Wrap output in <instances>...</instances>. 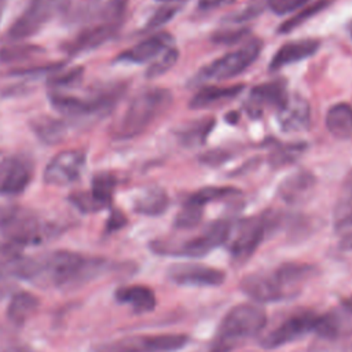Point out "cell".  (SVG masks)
Here are the masks:
<instances>
[{
    "instance_id": "e0dca14e",
    "label": "cell",
    "mask_w": 352,
    "mask_h": 352,
    "mask_svg": "<svg viewBox=\"0 0 352 352\" xmlns=\"http://www.w3.org/2000/svg\"><path fill=\"white\" fill-rule=\"evenodd\" d=\"M289 99L286 81L282 78L263 82L252 88L245 109L250 116H261L264 109L271 107L279 111Z\"/></svg>"
},
{
    "instance_id": "f6af8a7d",
    "label": "cell",
    "mask_w": 352,
    "mask_h": 352,
    "mask_svg": "<svg viewBox=\"0 0 352 352\" xmlns=\"http://www.w3.org/2000/svg\"><path fill=\"white\" fill-rule=\"evenodd\" d=\"M230 157H231V154L227 150H212V151H208L201 155V162H204L205 165L216 166V165H220L221 162L227 161V158H230Z\"/></svg>"
},
{
    "instance_id": "e575fe53",
    "label": "cell",
    "mask_w": 352,
    "mask_h": 352,
    "mask_svg": "<svg viewBox=\"0 0 352 352\" xmlns=\"http://www.w3.org/2000/svg\"><path fill=\"white\" fill-rule=\"evenodd\" d=\"M65 67V66H63ZM59 69L58 72L48 76L47 85L48 91H65L73 87H77L84 77V67L76 66L70 69Z\"/></svg>"
},
{
    "instance_id": "c3c4849f",
    "label": "cell",
    "mask_w": 352,
    "mask_h": 352,
    "mask_svg": "<svg viewBox=\"0 0 352 352\" xmlns=\"http://www.w3.org/2000/svg\"><path fill=\"white\" fill-rule=\"evenodd\" d=\"M340 248L342 250H352V232L345 234L340 242Z\"/></svg>"
},
{
    "instance_id": "8fae6325",
    "label": "cell",
    "mask_w": 352,
    "mask_h": 352,
    "mask_svg": "<svg viewBox=\"0 0 352 352\" xmlns=\"http://www.w3.org/2000/svg\"><path fill=\"white\" fill-rule=\"evenodd\" d=\"M318 318L319 314L312 309H298L264 334L260 344L265 349H275L293 342L302 336L315 331Z\"/></svg>"
},
{
    "instance_id": "f35d334b",
    "label": "cell",
    "mask_w": 352,
    "mask_h": 352,
    "mask_svg": "<svg viewBox=\"0 0 352 352\" xmlns=\"http://www.w3.org/2000/svg\"><path fill=\"white\" fill-rule=\"evenodd\" d=\"M304 147L305 146L302 143L280 144L270 155V162L274 166H283L286 164H290V162L296 161V158L304 151Z\"/></svg>"
},
{
    "instance_id": "816d5d0a",
    "label": "cell",
    "mask_w": 352,
    "mask_h": 352,
    "mask_svg": "<svg viewBox=\"0 0 352 352\" xmlns=\"http://www.w3.org/2000/svg\"><path fill=\"white\" fill-rule=\"evenodd\" d=\"M157 1H160V3H164V4H172V3H175V1H179V0H157Z\"/></svg>"
},
{
    "instance_id": "ffe728a7",
    "label": "cell",
    "mask_w": 352,
    "mask_h": 352,
    "mask_svg": "<svg viewBox=\"0 0 352 352\" xmlns=\"http://www.w3.org/2000/svg\"><path fill=\"white\" fill-rule=\"evenodd\" d=\"M280 129L287 133L305 132L311 125V109L300 95L289 96L285 106L278 111Z\"/></svg>"
},
{
    "instance_id": "ee69618b",
    "label": "cell",
    "mask_w": 352,
    "mask_h": 352,
    "mask_svg": "<svg viewBox=\"0 0 352 352\" xmlns=\"http://www.w3.org/2000/svg\"><path fill=\"white\" fill-rule=\"evenodd\" d=\"M311 0H268V7L278 15H285L302 8Z\"/></svg>"
},
{
    "instance_id": "b9f144b4",
    "label": "cell",
    "mask_w": 352,
    "mask_h": 352,
    "mask_svg": "<svg viewBox=\"0 0 352 352\" xmlns=\"http://www.w3.org/2000/svg\"><path fill=\"white\" fill-rule=\"evenodd\" d=\"M176 12H177V7L173 6V4L161 6L158 10H155V12L146 22L142 32H148V30H153V29H157V28L165 25L166 22H169L175 16Z\"/></svg>"
},
{
    "instance_id": "681fc988",
    "label": "cell",
    "mask_w": 352,
    "mask_h": 352,
    "mask_svg": "<svg viewBox=\"0 0 352 352\" xmlns=\"http://www.w3.org/2000/svg\"><path fill=\"white\" fill-rule=\"evenodd\" d=\"M6 1H7V0H0V19H1L3 10H4V7H6Z\"/></svg>"
},
{
    "instance_id": "ac0fdd59",
    "label": "cell",
    "mask_w": 352,
    "mask_h": 352,
    "mask_svg": "<svg viewBox=\"0 0 352 352\" xmlns=\"http://www.w3.org/2000/svg\"><path fill=\"white\" fill-rule=\"evenodd\" d=\"M315 333L324 340H337L352 334V294L337 308L320 314Z\"/></svg>"
},
{
    "instance_id": "4fadbf2b",
    "label": "cell",
    "mask_w": 352,
    "mask_h": 352,
    "mask_svg": "<svg viewBox=\"0 0 352 352\" xmlns=\"http://www.w3.org/2000/svg\"><path fill=\"white\" fill-rule=\"evenodd\" d=\"M34 176L33 160L22 153L0 160V195L15 197L22 194Z\"/></svg>"
},
{
    "instance_id": "4dcf8cb0",
    "label": "cell",
    "mask_w": 352,
    "mask_h": 352,
    "mask_svg": "<svg viewBox=\"0 0 352 352\" xmlns=\"http://www.w3.org/2000/svg\"><path fill=\"white\" fill-rule=\"evenodd\" d=\"M38 298L29 292H18L12 296L7 307V318L15 323L22 324L38 308Z\"/></svg>"
},
{
    "instance_id": "9c48e42d",
    "label": "cell",
    "mask_w": 352,
    "mask_h": 352,
    "mask_svg": "<svg viewBox=\"0 0 352 352\" xmlns=\"http://www.w3.org/2000/svg\"><path fill=\"white\" fill-rule=\"evenodd\" d=\"M190 341L187 334H139L128 336L99 345L95 352H172L182 349Z\"/></svg>"
},
{
    "instance_id": "d4e9b609",
    "label": "cell",
    "mask_w": 352,
    "mask_h": 352,
    "mask_svg": "<svg viewBox=\"0 0 352 352\" xmlns=\"http://www.w3.org/2000/svg\"><path fill=\"white\" fill-rule=\"evenodd\" d=\"M30 128L37 139L48 146L59 144L65 140L69 132V124L65 118L40 116L30 121Z\"/></svg>"
},
{
    "instance_id": "7a4b0ae2",
    "label": "cell",
    "mask_w": 352,
    "mask_h": 352,
    "mask_svg": "<svg viewBox=\"0 0 352 352\" xmlns=\"http://www.w3.org/2000/svg\"><path fill=\"white\" fill-rule=\"evenodd\" d=\"M37 258L33 283L38 286H80L102 274L107 260L87 257L76 252L55 250Z\"/></svg>"
},
{
    "instance_id": "277c9868",
    "label": "cell",
    "mask_w": 352,
    "mask_h": 352,
    "mask_svg": "<svg viewBox=\"0 0 352 352\" xmlns=\"http://www.w3.org/2000/svg\"><path fill=\"white\" fill-rule=\"evenodd\" d=\"M126 91L125 82H111L100 85L88 98L65 94L62 91H48L52 107L70 120L102 118L109 114Z\"/></svg>"
},
{
    "instance_id": "83f0119b",
    "label": "cell",
    "mask_w": 352,
    "mask_h": 352,
    "mask_svg": "<svg viewBox=\"0 0 352 352\" xmlns=\"http://www.w3.org/2000/svg\"><path fill=\"white\" fill-rule=\"evenodd\" d=\"M326 128L336 139L352 138V106L345 102L333 104L326 113Z\"/></svg>"
},
{
    "instance_id": "f1b7e54d",
    "label": "cell",
    "mask_w": 352,
    "mask_h": 352,
    "mask_svg": "<svg viewBox=\"0 0 352 352\" xmlns=\"http://www.w3.org/2000/svg\"><path fill=\"white\" fill-rule=\"evenodd\" d=\"M213 126V117H202L198 120H192L177 128L176 138L179 143L184 147H198L206 142Z\"/></svg>"
},
{
    "instance_id": "4316f807",
    "label": "cell",
    "mask_w": 352,
    "mask_h": 352,
    "mask_svg": "<svg viewBox=\"0 0 352 352\" xmlns=\"http://www.w3.org/2000/svg\"><path fill=\"white\" fill-rule=\"evenodd\" d=\"M116 298L120 302L129 304L135 312H148L153 311L157 298L154 292L144 285H131V286H121L116 292Z\"/></svg>"
},
{
    "instance_id": "7dc6e473",
    "label": "cell",
    "mask_w": 352,
    "mask_h": 352,
    "mask_svg": "<svg viewBox=\"0 0 352 352\" xmlns=\"http://www.w3.org/2000/svg\"><path fill=\"white\" fill-rule=\"evenodd\" d=\"M235 0H198V8L204 11L220 8L228 4H232Z\"/></svg>"
},
{
    "instance_id": "1f68e13d",
    "label": "cell",
    "mask_w": 352,
    "mask_h": 352,
    "mask_svg": "<svg viewBox=\"0 0 352 352\" xmlns=\"http://www.w3.org/2000/svg\"><path fill=\"white\" fill-rule=\"evenodd\" d=\"M43 52H44V48L40 45L26 44V43H19V44L10 43L8 45L0 48V63L10 65V63L28 62Z\"/></svg>"
},
{
    "instance_id": "ba28073f",
    "label": "cell",
    "mask_w": 352,
    "mask_h": 352,
    "mask_svg": "<svg viewBox=\"0 0 352 352\" xmlns=\"http://www.w3.org/2000/svg\"><path fill=\"white\" fill-rule=\"evenodd\" d=\"M263 50V43L260 38L246 40L238 50L224 54L223 56L214 59L209 65L204 66L197 76V81H221L232 78L248 69L260 55Z\"/></svg>"
},
{
    "instance_id": "7402d4cb",
    "label": "cell",
    "mask_w": 352,
    "mask_h": 352,
    "mask_svg": "<svg viewBox=\"0 0 352 352\" xmlns=\"http://www.w3.org/2000/svg\"><path fill=\"white\" fill-rule=\"evenodd\" d=\"M320 47V41L316 38H301L283 44L278 48L271 59L270 70H278L287 65L307 59L314 55Z\"/></svg>"
},
{
    "instance_id": "2e32d148",
    "label": "cell",
    "mask_w": 352,
    "mask_h": 352,
    "mask_svg": "<svg viewBox=\"0 0 352 352\" xmlns=\"http://www.w3.org/2000/svg\"><path fill=\"white\" fill-rule=\"evenodd\" d=\"M172 282L182 286H220L226 280V274L214 267L197 263H177L168 270Z\"/></svg>"
},
{
    "instance_id": "603a6c76",
    "label": "cell",
    "mask_w": 352,
    "mask_h": 352,
    "mask_svg": "<svg viewBox=\"0 0 352 352\" xmlns=\"http://www.w3.org/2000/svg\"><path fill=\"white\" fill-rule=\"evenodd\" d=\"M242 84L232 85H206L201 88L188 102V107L192 110H202L221 106L243 91Z\"/></svg>"
},
{
    "instance_id": "f546056e",
    "label": "cell",
    "mask_w": 352,
    "mask_h": 352,
    "mask_svg": "<svg viewBox=\"0 0 352 352\" xmlns=\"http://www.w3.org/2000/svg\"><path fill=\"white\" fill-rule=\"evenodd\" d=\"M169 206V197L161 187H148L133 201V210L143 216H160Z\"/></svg>"
},
{
    "instance_id": "52a82bcc",
    "label": "cell",
    "mask_w": 352,
    "mask_h": 352,
    "mask_svg": "<svg viewBox=\"0 0 352 352\" xmlns=\"http://www.w3.org/2000/svg\"><path fill=\"white\" fill-rule=\"evenodd\" d=\"M230 231L231 223L228 220H216L210 223L201 234L180 242L165 239L151 241L150 249L157 254L202 257L220 245H224L228 239Z\"/></svg>"
},
{
    "instance_id": "ab89813d",
    "label": "cell",
    "mask_w": 352,
    "mask_h": 352,
    "mask_svg": "<svg viewBox=\"0 0 352 352\" xmlns=\"http://www.w3.org/2000/svg\"><path fill=\"white\" fill-rule=\"evenodd\" d=\"M69 201L82 213H94L104 209L91 194V191H74L69 195Z\"/></svg>"
},
{
    "instance_id": "d590c367",
    "label": "cell",
    "mask_w": 352,
    "mask_h": 352,
    "mask_svg": "<svg viewBox=\"0 0 352 352\" xmlns=\"http://www.w3.org/2000/svg\"><path fill=\"white\" fill-rule=\"evenodd\" d=\"M239 194V190L231 186H208L204 188H199L198 191L192 192L187 199L205 206L209 202H214V201H221L230 197H234Z\"/></svg>"
},
{
    "instance_id": "d6986e66",
    "label": "cell",
    "mask_w": 352,
    "mask_h": 352,
    "mask_svg": "<svg viewBox=\"0 0 352 352\" xmlns=\"http://www.w3.org/2000/svg\"><path fill=\"white\" fill-rule=\"evenodd\" d=\"M172 41H173L172 34H169L168 32H158L139 41L131 48L122 51L121 54L117 55L114 60L118 63H135V65L146 63L148 60L155 59L165 50H168Z\"/></svg>"
},
{
    "instance_id": "bcb514c9",
    "label": "cell",
    "mask_w": 352,
    "mask_h": 352,
    "mask_svg": "<svg viewBox=\"0 0 352 352\" xmlns=\"http://www.w3.org/2000/svg\"><path fill=\"white\" fill-rule=\"evenodd\" d=\"M128 223L126 220V216L118 210V209H113L107 221H106V231L107 232H114V231H118L121 230L122 227H125V224Z\"/></svg>"
},
{
    "instance_id": "836d02e7",
    "label": "cell",
    "mask_w": 352,
    "mask_h": 352,
    "mask_svg": "<svg viewBox=\"0 0 352 352\" xmlns=\"http://www.w3.org/2000/svg\"><path fill=\"white\" fill-rule=\"evenodd\" d=\"M331 3H333V0H315L314 3H311L308 6H304L302 8H300L298 12H296L293 16H290L283 23H280L278 32L279 33H289V32L294 30L300 25L305 23L307 21H309L311 18H314L315 15L322 12Z\"/></svg>"
},
{
    "instance_id": "44dd1931",
    "label": "cell",
    "mask_w": 352,
    "mask_h": 352,
    "mask_svg": "<svg viewBox=\"0 0 352 352\" xmlns=\"http://www.w3.org/2000/svg\"><path fill=\"white\" fill-rule=\"evenodd\" d=\"M314 187V175L307 170H297L282 180L278 187V195L289 205H298L312 195Z\"/></svg>"
},
{
    "instance_id": "5bb4252c",
    "label": "cell",
    "mask_w": 352,
    "mask_h": 352,
    "mask_svg": "<svg viewBox=\"0 0 352 352\" xmlns=\"http://www.w3.org/2000/svg\"><path fill=\"white\" fill-rule=\"evenodd\" d=\"M87 151L69 148L55 154L43 172V180L51 186H67L76 182L85 166Z\"/></svg>"
},
{
    "instance_id": "9a60e30c",
    "label": "cell",
    "mask_w": 352,
    "mask_h": 352,
    "mask_svg": "<svg viewBox=\"0 0 352 352\" xmlns=\"http://www.w3.org/2000/svg\"><path fill=\"white\" fill-rule=\"evenodd\" d=\"M122 25L106 22L102 19L95 18L92 22L88 23L87 28L81 29L72 40L63 44L62 50L69 55L74 56L87 51H92L106 41L113 38L117 32L121 29Z\"/></svg>"
},
{
    "instance_id": "60d3db41",
    "label": "cell",
    "mask_w": 352,
    "mask_h": 352,
    "mask_svg": "<svg viewBox=\"0 0 352 352\" xmlns=\"http://www.w3.org/2000/svg\"><path fill=\"white\" fill-rule=\"evenodd\" d=\"M265 7H268V0H249L243 10L232 14L230 18H227V21L232 23H243L261 14Z\"/></svg>"
},
{
    "instance_id": "f907efd6",
    "label": "cell",
    "mask_w": 352,
    "mask_h": 352,
    "mask_svg": "<svg viewBox=\"0 0 352 352\" xmlns=\"http://www.w3.org/2000/svg\"><path fill=\"white\" fill-rule=\"evenodd\" d=\"M4 352H26L23 351L22 348H12V349H8V351H4Z\"/></svg>"
},
{
    "instance_id": "f5cc1de1",
    "label": "cell",
    "mask_w": 352,
    "mask_h": 352,
    "mask_svg": "<svg viewBox=\"0 0 352 352\" xmlns=\"http://www.w3.org/2000/svg\"><path fill=\"white\" fill-rule=\"evenodd\" d=\"M349 33H351V37H352V22H351V25H349Z\"/></svg>"
},
{
    "instance_id": "7bdbcfd3",
    "label": "cell",
    "mask_w": 352,
    "mask_h": 352,
    "mask_svg": "<svg viewBox=\"0 0 352 352\" xmlns=\"http://www.w3.org/2000/svg\"><path fill=\"white\" fill-rule=\"evenodd\" d=\"M249 33V29L246 28H227L220 29L212 36V41L217 44H234L239 40H242Z\"/></svg>"
},
{
    "instance_id": "8992f818",
    "label": "cell",
    "mask_w": 352,
    "mask_h": 352,
    "mask_svg": "<svg viewBox=\"0 0 352 352\" xmlns=\"http://www.w3.org/2000/svg\"><path fill=\"white\" fill-rule=\"evenodd\" d=\"M58 227L44 221L33 210L16 204H0V232L14 245L41 243L55 235Z\"/></svg>"
},
{
    "instance_id": "cb8c5ba5",
    "label": "cell",
    "mask_w": 352,
    "mask_h": 352,
    "mask_svg": "<svg viewBox=\"0 0 352 352\" xmlns=\"http://www.w3.org/2000/svg\"><path fill=\"white\" fill-rule=\"evenodd\" d=\"M100 6V0H62L58 12L66 25H82L95 19Z\"/></svg>"
},
{
    "instance_id": "8d00e7d4",
    "label": "cell",
    "mask_w": 352,
    "mask_h": 352,
    "mask_svg": "<svg viewBox=\"0 0 352 352\" xmlns=\"http://www.w3.org/2000/svg\"><path fill=\"white\" fill-rule=\"evenodd\" d=\"M202 214H204V206H201L190 199H186L182 209L175 216L173 226H175V228H179V230L194 228L201 223Z\"/></svg>"
},
{
    "instance_id": "30bf717a",
    "label": "cell",
    "mask_w": 352,
    "mask_h": 352,
    "mask_svg": "<svg viewBox=\"0 0 352 352\" xmlns=\"http://www.w3.org/2000/svg\"><path fill=\"white\" fill-rule=\"evenodd\" d=\"M268 232L264 214L242 219L231 231L227 239V248L236 261L248 260L260 246Z\"/></svg>"
},
{
    "instance_id": "d6a6232c",
    "label": "cell",
    "mask_w": 352,
    "mask_h": 352,
    "mask_svg": "<svg viewBox=\"0 0 352 352\" xmlns=\"http://www.w3.org/2000/svg\"><path fill=\"white\" fill-rule=\"evenodd\" d=\"M117 186V177L110 172H99L92 177L91 194L103 206L107 208L111 204L113 194Z\"/></svg>"
},
{
    "instance_id": "484cf974",
    "label": "cell",
    "mask_w": 352,
    "mask_h": 352,
    "mask_svg": "<svg viewBox=\"0 0 352 352\" xmlns=\"http://www.w3.org/2000/svg\"><path fill=\"white\" fill-rule=\"evenodd\" d=\"M333 224L337 231L352 228V169L346 173L340 187L333 210Z\"/></svg>"
},
{
    "instance_id": "5b68a950",
    "label": "cell",
    "mask_w": 352,
    "mask_h": 352,
    "mask_svg": "<svg viewBox=\"0 0 352 352\" xmlns=\"http://www.w3.org/2000/svg\"><path fill=\"white\" fill-rule=\"evenodd\" d=\"M265 324L267 314L261 307L238 304L223 316L214 340L202 352H231L241 341L257 336Z\"/></svg>"
},
{
    "instance_id": "6da1fadb",
    "label": "cell",
    "mask_w": 352,
    "mask_h": 352,
    "mask_svg": "<svg viewBox=\"0 0 352 352\" xmlns=\"http://www.w3.org/2000/svg\"><path fill=\"white\" fill-rule=\"evenodd\" d=\"M315 274L316 267L312 264L285 263L271 271L243 276L239 289L257 302H275L293 298Z\"/></svg>"
},
{
    "instance_id": "7c38bea8",
    "label": "cell",
    "mask_w": 352,
    "mask_h": 352,
    "mask_svg": "<svg viewBox=\"0 0 352 352\" xmlns=\"http://www.w3.org/2000/svg\"><path fill=\"white\" fill-rule=\"evenodd\" d=\"M62 0H30L18 18L10 25L6 38L21 41L36 34L55 12L59 11Z\"/></svg>"
},
{
    "instance_id": "3957f363",
    "label": "cell",
    "mask_w": 352,
    "mask_h": 352,
    "mask_svg": "<svg viewBox=\"0 0 352 352\" xmlns=\"http://www.w3.org/2000/svg\"><path fill=\"white\" fill-rule=\"evenodd\" d=\"M172 92L166 88H147L136 94L122 114L113 122L110 135L114 140L135 139L146 132L172 104Z\"/></svg>"
},
{
    "instance_id": "74e56055",
    "label": "cell",
    "mask_w": 352,
    "mask_h": 352,
    "mask_svg": "<svg viewBox=\"0 0 352 352\" xmlns=\"http://www.w3.org/2000/svg\"><path fill=\"white\" fill-rule=\"evenodd\" d=\"M177 59H179V51L175 47H169L155 60L151 62V65L146 70V77L157 78V77L165 74L169 69H172L175 66Z\"/></svg>"
}]
</instances>
